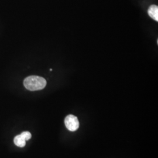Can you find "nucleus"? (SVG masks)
I'll list each match as a JSON object with an SVG mask.
<instances>
[{
  "instance_id": "nucleus-1",
  "label": "nucleus",
  "mask_w": 158,
  "mask_h": 158,
  "mask_svg": "<svg viewBox=\"0 0 158 158\" xmlns=\"http://www.w3.org/2000/svg\"><path fill=\"white\" fill-rule=\"evenodd\" d=\"M46 83L45 79L37 76H29L23 81L24 86L30 91L42 90L45 87Z\"/></svg>"
},
{
  "instance_id": "nucleus-2",
  "label": "nucleus",
  "mask_w": 158,
  "mask_h": 158,
  "mask_svg": "<svg viewBox=\"0 0 158 158\" xmlns=\"http://www.w3.org/2000/svg\"><path fill=\"white\" fill-rule=\"evenodd\" d=\"M64 124L68 130L75 131L79 128V119L73 115H69L64 119Z\"/></svg>"
},
{
  "instance_id": "nucleus-3",
  "label": "nucleus",
  "mask_w": 158,
  "mask_h": 158,
  "mask_svg": "<svg viewBox=\"0 0 158 158\" xmlns=\"http://www.w3.org/2000/svg\"><path fill=\"white\" fill-rule=\"evenodd\" d=\"M148 15L153 19L156 21V22L158 21V6L155 5H152L150 6L148 11Z\"/></svg>"
},
{
  "instance_id": "nucleus-4",
  "label": "nucleus",
  "mask_w": 158,
  "mask_h": 158,
  "mask_svg": "<svg viewBox=\"0 0 158 158\" xmlns=\"http://www.w3.org/2000/svg\"><path fill=\"white\" fill-rule=\"evenodd\" d=\"M14 143L15 144V145H17V147H20V148H23V147H25L26 145V141L21 134L16 136L14 138Z\"/></svg>"
},
{
  "instance_id": "nucleus-5",
  "label": "nucleus",
  "mask_w": 158,
  "mask_h": 158,
  "mask_svg": "<svg viewBox=\"0 0 158 158\" xmlns=\"http://www.w3.org/2000/svg\"><path fill=\"white\" fill-rule=\"evenodd\" d=\"M21 135L23 136V138L25 139V141H28L29 140L31 137H32V135L31 134L28 132V131H25V132H23V133H21Z\"/></svg>"
}]
</instances>
